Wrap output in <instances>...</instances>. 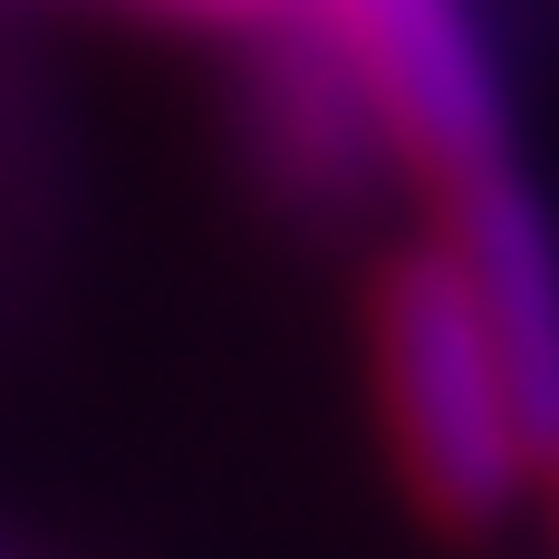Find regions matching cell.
Segmentation results:
<instances>
[{"instance_id": "2", "label": "cell", "mask_w": 559, "mask_h": 559, "mask_svg": "<svg viewBox=\"0 0 559 559\" xmlns=\"http://www.w3.org/2000/svg\"><path fill=\"white\" fill-rule=\"evenodd\" d=\"M347 97L367 116L377 155L415 174L425 193H453L511 145V87L483 39L473 0H309Z\"/></svg>"}, {"instance_id": "4", "label": "cell", "mask_w": 559, "mask_h": 559, "mask_svg": "<svg viewBox=\"0 0 559 559\" xmlns=\"http://www.w3.org/2000/svg\"><path fill=\"white\" fill-rule=\"evenodd\" d=\"M155 20H183V29H223V39H280L309 20V0H135Z\"/></svg>"}, {"instance_id": "5", "label": "cell", "mask_w": 559, "mask_h": 559, "mask_svg": "<svg viewBox=\"0 0 559 559\" xmlns=\"http://www.w3.org/2000/svg\"><path fill=\"white\" fill-rule=\"evenodd\" d=\"M550 502H559V473H550Z\"/></svg>"}, {"instance_id": "3", "label": "cell", "mask_w": 559, "mask_h": 559, "mask_svg": "<svg viewBox=\"0 0 559 559\" xmlns=\"http://www.w3.org/2000/svg\"><path fill=\"white\" fill-rule=\"evenodd\" d=\"M435 251L463 280L473 329H483L502 395L521 415V444L550 483L559 473V213L550 193L531 183L521 155H502L473 183L435 193Z\"/></svg>"}, {"instance_id": "1", "label": "cell", "mask_w": 559, "mask_h": 559, "mask_svg": "<svg viewBox=\"0 0 559 559\" xmlns=\"http://www.w3.org/2000/svg\"><path fill=\"white\" fill-rule=\"evenodd\" d=\"M367 347H377V415H386L395 483L435 531H492L540 492V463L521 444L502 367L473 329V299L435 241L395 251L367 289Z\"/></svg>"}]
</instances>
